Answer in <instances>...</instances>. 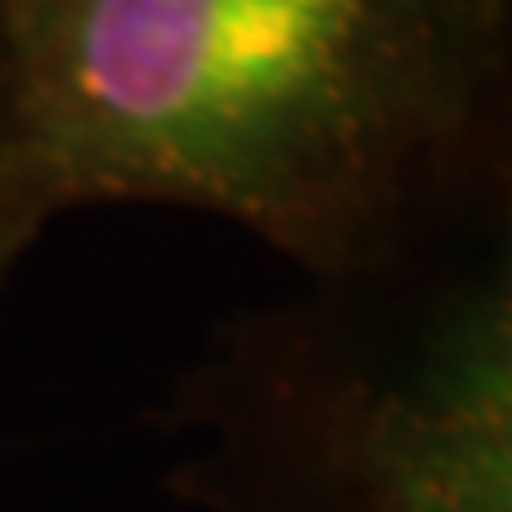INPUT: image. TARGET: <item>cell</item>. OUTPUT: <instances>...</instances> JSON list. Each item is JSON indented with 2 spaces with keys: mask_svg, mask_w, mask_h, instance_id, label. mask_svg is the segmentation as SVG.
<instances>
[{
  "mask_svg": "<svg viewBox=\"0 0 512 512\" xmlns=\"http://www.w3.org/2000/svg\"><path fill=\"white\" fill-rule=\"evenodd\" d=\"M209 427L233 512H512V0L418 195L228 342Z\"/></svg>",
  "mask_w": 512,
  "mask_h": 512,
  "instance_id": "2",
  "label": "cell"
},
{
  "mask_svg": "<svg viewBox=\"0 0 512 512\" xmlns=\"http://www.w3.org/2000/svg\"><path fill=\"white\" fill-rule=\"evenodd\" d=\"M508 0H0V128L43 219L171 204L304 280L384 238Z\"/></svg>",
  "mask_w": 512,
  "mask_h": 512,
  "instance_id": "1",
  "label": "cell"
},
{
  "mask_svg": "<svg viewBox=\"0 0 512 512\" xmlns=\"http://www.w3.org/2000/svg\"><path fill=\"white\" fill-rule=\"evenodd\" d=\"M43 228H48V219L34 204V195H29V185H24L15 166V152H10V138L0 128V280L10 275V266L29 252V242Z\"/></svg>",
  "mask_w": 512,
  "mask_h": 512,
  "instance_id": "3",
  "label": "cell"
}]
</instances>
